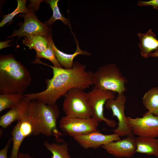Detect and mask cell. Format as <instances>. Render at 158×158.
Here are the masks:
<instances>
[{"label":"cell","instance_id":"12","mask_svg":"<svg viewBox=\"0 0 158 158\" xmlns=\"http://www.w3.org/2000/svg\"><path fill=\"white\" fill-rule=\"evenodd\" d=\"M135 138L134 135L111 142L102 147L108 153L118 158H130L136 153Z\"/></svg>","mask_w":158,"mask_h":158},{"label":"cell","instance_id":"13","mask_svg":"<svg viewBox=\"0 0 158 158\" xmlns=\"http://www.w3.org/2000/svg\"><path fill=\"white\" fill-rule=\"evenodd\" d=\"M32 125L28 118L17 121L11 133L13 145L9 158H18L23 141L26 137L32 135Z\"/></svg>","mask_w":158,"mask_h":158},{"label":"cell","instance_id":"6","mask_svg":"<svg viewBox=\"0 0 158 158\" xmlns=\"http://www.w3.org/2000/svg\"><path fill=\"white\" fill-rule=\"evenodd\" d=\"M99 123L92 117L85 118L65 115L61 117L59 122L61 130L73 138L95 131Z\"/></svg>","mask_w":158,"mask_h":158},{"label":"cell","instance_id":"9","mask_svg":"<svg viewBox=\"0 0 158 158\" xmlns=\"http://www.w3.org/2000/svg\"><path fill=\"white\" fill-rule=\"evenodd\" d=\"M126 101V96L123 93L118 94L115 98L108 99L105 105V108L111 110L112 116L118 120V126L112 131L120 137L134 135L124 113Z\"/></svg>","mask_w":158,"mask_h":158},{"label":"cell","instance_id":"2","mask_svg":"<svg viewBox=\"0 0 158 158\" xmlns=\"http://www.w3.org/2000/svg\"><path fill=\"white\" fill-rule=\"evenodd\" d=\"M31 82L29 71L13 55H1L0 94L23 93Z\"/></svg>","mask_w":158,"mask_h":158},{"label":"cell","instance_id":"28","mask_svg":"<svg viewBox=\"0 0 158 158\" xmlns=\"http://www.w3.org/2000/svg\"><path fill=\"white\" fill-rule=\"evenodd\" d=\"M18 158H34L28 153H19Z\"/></svg>","mask_w":158,"mask_h":158},{"label":"cell","instance_id":"10","mask_svg":"<svg viewBox=\"0 0 158 158\" xmlns=\"http://www.w3.org/2000/svg\"><path fill=\"white\" fill-rule=\"evenodd\" d=\"M32 8H29L28 11L23 14L24 19L21 27L18 30H15L12 35L7 39L18 36L33 35H40L49 37L52 35L51 29L41 22L36 16Z\"/></svg>","mask_w":158,"mask_h":158},{"label":"cell","instance_id":"21","mask_svg":"<svg viewBox=\"0 0 158 158\" xmlns=\"http://www.w3.org/2000/svg\"><path fill=\"white\" fill-rule=\"evenodd\" d=\"M23 93L0 95V112L11 109L17 104L23 98Z\"/></svg>","mask_w":158,"mask_h":158},{"label":"cell","instance_id":"1","mask_svg":"<svg viewBox=\"0 0 158 158\" xmlns=\"http://www.w3.org/2000/svg\"><path fill=\"white\" fill-rule=\"evenodd\" d=\"M46 65L51 68L53 72L52 77L46 80V89L40 92L24 94L23 98L46 104H55L70 90L77 88L84 90L93 85V73L86 71V66L79 62H74L71 69Z\"/></svg>","mask_w":158,"mask_h":158},{"label":"cell","instance_id":"26","mask_svg":"<svg viewBox=\"0 0 158 158\" xmlns=\"http://www.w3.org/2000/svg\"><path fill=\"white\" fill-rule=\"evenodd\" d=\"M12 141V138H11L8 140L4 147L0 150V158H8L7 152Z\"/></svg>","mask_w":158,"mask_h":158},{"label":"cell","instance_id":"23","mask_svg":"<svg viewBox=\"0 0 158 158\" xmlns=\"http://www.w3.org/2000/svg\"><path fill=\"white\" fill-rule=\"evenodd\" d=\"M53 42L51 36L49 39L48 45L46 49L42 52L36 54V58L37 59L42 58L47 59L51 62L54 66L57 68H63L58 61L56 57L52 45Z\"/></svg>","mask_w":158,"mask_h":158},{"label":"cell","instance_id":"25","mask_svg":"<svg viewBox=\"0 0 158 158\" xmlns=\"http://www.w3.org/2000/svg\"><path fill=\"white\" fill-rule=\"evenodd\" d=\"M137 4L140 6H152L153 8L158 10V0H151L148 1H140L137 2Z\"/></svg>","mask_w":158,"mask_h":158},{"label":"cell","instance_id":"24","mask_svg":"<svg viewBox=\"0 0 158 158\" xmlns=\"http://www.w3.org/2000/svg\"><path fill=\"white\" fill-rule=\"evenodd\" d=\"M26 0H17V6L16 8L12 13L5 16L0 23V27H2L7 23L11 21L13 17L20 13L25 14L29 10L26 6Z\"/></svg>","mask_w":158,"mask_h":158},{"label":"cell","instance_id":"5","mask_svg":"<svg viewBox=\"0 0 158 158\" xmlns=\"http://www.w3.org/2000/svg\"><path fill=\"white\" fill-rule=\"evenodd\" d=\"M64 97L63 108L66 116L85 118L92 117L89 98L84 90L77 88L71 89Z\"/></svg>","mask_w":158,"mask_h":158},{"label":"cell","instance_id":"19","mask_svg":"<svg viewBox=\"0 0 158 158\" xmlns=\"http://www.w3.org/2000/svg\"><path fill=\"white\" fill-rule=\"evenodd\" d=\"M142 102L148 111L158 116V87H152L144 95Z\"/></svg>","mask_w":158,"mask_h":158},{"label":"cell","instance_id":"14","mask_svg":"<svg viewBox=\"0 0 158 158\" xmlns=\"http://www.w3.org/2000/svg\"><path fill=\"white\" fill-rule=\"evenodd\" d=\"M30 101L23 98L17 104L0 116V126L2 128L4 129L16 121L27 118Z\"/></svg>","mask_w":158,"mask_h":158},{"label":"cell","instance_id":"17","mask_svg":"<svg viewBox=\"0 0 158 158\" xmlns=\"http://www.w3.org/2000/svg\"><path fill=\"white\" fill-rule=\"evenodd\" d=\"M77 48L75 52L72 54H66L59 50L55 46L54 42L52 45L56 58L62 67L65 68L71 69L73 66L74 58L79 54L90 56L91 53L85 51H82L77 43Z\"/></svg>","mask_w":158,"mask_h":158},{"label":"cell","instance_id":"18","mask_svg":"<svg viewBox=\"0 0 158 158\" xmlns=\"http://www.w3.org/2000/svg\"><path fill=\"white\" fill-rule=\"evenodd\" d=\"M49 37L40 35L24 36L23 44L29 47L30 49H34L36 54L42 52L46 49L48 43Z\"/></svg>","mask_w":158,"mask_h":158},{"label":"cell","instance_id":"27","mask_svg":"<svg viewBox=\"0 0 158 158\" xmlns=\"http://www.w3.org/2000/svg\"><path fill=\"white\" fill-rule=\"evenodd\" d=\"M12 40H11L4 42H0V49L11 46V45L8 44V43H9Z\"/></svg>","mask_w":158,"mask_h":158},{"label":"cell","instance_id":"8","mask_svg":"<svg viewBox=\"0 0 158 158\" xmlns=\"http://www.w3.org/2000/svg\"><path fill=\"white\" fill-rule=\"evenodd\" d=\"M133 135L141 137L156 138L158 137V116L148 111L142 117H127Z\"/></svg>","mask_w":158,"mask_h":158},{"label":"cell","instance_id":"4","mask_svg":"<svg viewBox=\"0 0 158 158\" xmlns=\"http://www.w3.org/2000/svg\"><path fill=\"white\" fill-rule=\"evenodd\" d=\"M128 80L117 66L114 64L100 67L92 75L94 87L102 90L112 91L118 94L126 90L125 86Z\"/></svg>","mask_w":158,"mask_h":158},{"label":"cell","instance_id":"16","mask_svg":"<svg viewBox=\"0 0 158 158\" xmlns=\"http://www.w3.org/2000/svg\"><path fill=\"white\" fill-rule=\"evenodd\" d=\"M135 142L136 152L153 155L158 158V139L138 136Z\"/></svg>","mask_w":158,"mask_h":158},{"label":"cell","instance_id":"20","mask_svg":"<svg viewBox=\"0 0 158 158\" xmlns=\"http://www.w3.org/2000/svg\"><path fill=\"white\" fill-rule=\"evenodd\" d=\"M44 145L51 153V158H71L68 153V145L66 143L49 142L45 141Z\"/></svg>","mask_w":158,"mask_h":158},{"label":"cell","instance_id":"11","mask_svg":"<svg viewBox=\"0 0 158 158\" xmlns=\"http://www.w3.org/2000/svg\"><path fill=\"white\" fill-rule=\"evenodd\" d=\"M73 138L81 147L85 149H97L111 142L121 139L120 136L115 133L111 134H104L98 130Z\"/></svg>","mask_w":158,"mask_h":158},{"label":"cell","instance_id":"15","mask_svg":"<svg viewBox=\"0 0 158 158\" xmlns=\"http://www.w3.org/2000/svg\"><path fill=\"white\" fill-rule=\"evenodd\" d=\"M140 42L139 45L141 56L145 58L150 56L153 51L158 49V40L152 30L150 29L146 33L137 34Z\"/></svg>","mask_w":158,"mask_h":158},{"label":"cell","instance_id":"3","mask_svg":"<svg viewBox=\"0 0 158 158\" xmlns=\"http://www.w3.org/2000/svg\"><path fill=\"white\" fill-rule=\"evenodd\" d=\"M60 114V110L56 104H46L35 100L31 101L28 118L32 126V135L41 134L59 138L62 135L56 126Z\"/></svg>","mask_w":158,"mask_h":158},{"label":"cell","instance_id":"29","mask_svg":"<svg viewBox=\"0 0 158 158\" xmlns=\"http://www.w3.org/2000/svg\"><path fill=\"white\" fill-rule=\"evenodd\" d=\"M150 56L153 57H158V49L154 52L150 54Z\"/></svg>","mask_w":158,"mask_h":158},{"label":"cell","instance_id":"22","mask_svg":"<svg viewBox=\"0 0 158 158\" xmlns=\"http://www.w3.org/2000/svg\"><path fill=\"white\" fill-rule=\"evenodd\" d=\"M59 0H47V2L50 5V7L53 11L52 16L47 21L44 23L47 26L52 25L56 20L61 21L65 25H70L69 20L63 17L61 13L58 6Z\"/></svg>","mask_w":158,"mask_h":158},{"label":"cell","instance_id":"7","mask_svg":"<svg viewBox=\"0 0 158 158\" xmlns=\"http://www.w3.org/2000/svg\"><path fill=\"white\" fill-rule=\"evenodd\" d=\"M92 112V116L98 123L105 122L109 126L115 128L116 121L106 118L104 114V107L107 100L116 98L114 92L102 90L94 87L87 92Z\"/></svg>","mask_w":158,"mask_h":158}]
</instances>
